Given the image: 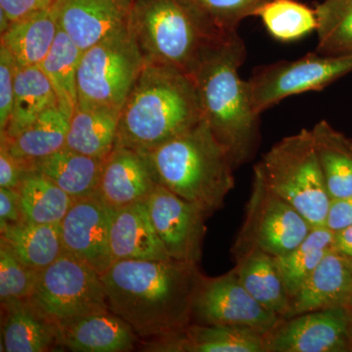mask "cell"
Segmentation results:
<instances>
[{
	"label": "cell",
	"instance_id": "cell-1",
	"mask_svg": "<svg viewBox=\"0 0 352 352\" xmlns=\"http://www.w3.org/2000/svg\"><path fill=\"white\" fill-rule=\"evenodd\" d=\"M109 310L142 340L162 339L193 323L203 273L198 264L168 261H115L101 275Z\"/></svg>",
	"mask_w": 352,
	"mask_h": 352
},
{
	"label": "cell",
	"instance_id": "cell-2",
	"mask_svg": "<svg viewBox=\"0 0 352 352\" xmlns=\"http://www.w3.org/2000/svg\"><path fill=\"white\" fill-rule=\"evenodd\" d=\"M245 56L244 41L236 32L208 44L192 74L204 119L228 150L235 168L252 159L259 140V115L239 74Z\"/></svg>",
	"mask_w": 352,
	"mask_h": 352
},
{
	"label": "cell",
	"instance_id": "cell-3",
	"mask_svg": "<svg viewBox=\"0 0 352 352\" xmlns=\"http://www.w3.org/2000/svg\"><path fill=\"white\" fill-rule=\"evenodd\" d=\"M203 119L191 75L173 67L145 63L120 111L116 144L149 153Z\"/></svg>",
	"mask_w": 352,
	"mask_h": 352
},
{
	"label": "cell",
	"instance_id": "cell-4",
	"mask_svg": "<svg viewBox=\"0 0 352 352\" xmlns=\"http://www.w3.org/2000/svg\"><path fill=\"white\" fill-rule=\"evenodd\" d=\"M147 155L157 183L208 217L223 208L235 186L230 154L205 119Z\"/></svg>",
	"mask_w": 352,
	"mask_h": 352
},
{
	"label": "cell",
	"instance_id": "cell-5",
	"mask_svg": "<svg viewBox=\"0 0 352 352\" xmlns=\"http://www.w3.org/2000/svg\"><path fill=\"white\" fill-rule=\"evenodd\" d=\"M127 29L145 63L191 76L208 44L226 38L217 36L186 0H133Z\"/></svg>",
	"mask_w": 352,
	"mask_h": 352
},
{
	"label": "cell",
	"instance_id": "cell-6",
	"mask_svg": "<svg viewBox=\"0 0 352 352\" xmlns=\"http://www.w3.org/2000/svg\"><path fill=\"white\" fill-rule=\"evenodd\" d=\"M273 193L291 204L312 227L326 226L331 197L311 129L282 139L254 166Z\"/></svg>",
	"mask_w": 352,
	"mask_h": 352
},
{
	"label": "cell",
	"instance_id": "cell-7",
	"mask_svg": "<svg viewBox=\"0 0 352 352\" xmlns=\"http://www.w3.org/2000/svg\"><path fill=\"white\" fill-rule=\"evenodd\" d=\"M145 60L129 29L83 51L78 65V105L122 111Z\"/></svg>",
	"mask_w": 352,
	"mask_h": 352
},
{
	"label": "cell",
	"instance_id": "cell-8",
	"mask_svg": "<svg viewBox=\"0 0 352 352\" xmlns=\"http://www.w3.org/2000/svg\"><path fill=\"white\" fill-rule=\"evenodd\" d=\"M29 300L57 326L85 315L110 311L100 273L65 252L39 272Z\"/></svg>",
	"mask_w": 352,
	"mask_h": 352
},
{
	"label": "cell",
	"instance_id": "cell-9",
	"mask_svg": "<svg viewBox=\"0 0 352 352\" xmlns=\"http://www.w3.org/2000/svg\"><path fill=\"white\" fill-rule=\"evenodd\" d=\"M312 228L296 208L273 193L254 173L244 222L231 252L235 259L254 250L279 258L298 247Z\"/></svg>",
	"mask_w": 352,
	"mask_h": 352
},
{
	"label": "cell",
	"instance_id": "cell-10",
	"mask_svg": "<svg viewBox=\"0 0 352 352\" xmlns=\"http://www.w3.org/2000/svg\"><path fill=\"white\" fill-rule=\"evenodd\" d=\"M352 73V54L309 53L294 61H280L254 69L249 80L254 113H261L285 98L318 91Z\"/></svg>",
	"mask_w": 352,
	"mask_h": 352
},
{
	"label": "cell",
	"instance_id": "cell-11",
	"mask_svg": "<svg viewBox=\"0 0 352 352\" xmlns=\"http://www.w3.org/2000/svg\"><path fill=\"white\" fill-rule=\"evenodd\" d=\"M280 319L250 295L234 268L222 276H205L194 302L195 323L247 327L267 333Z\"/></svg>",
	"mask_w": 352,
	"mask_h": 352
},
{
	"label": "cell",
	"instance_id": "cell-12",
	"mask_svg": "<svg viewBox=\"0 0 352 352\" xmlns=\"http://www.w3.org/2000/svg\"><path fill=\"white\" fill-rule=\"evenodd\" d=\"M150 217L171 259L200 263L207 215L194 204L157 184L146 200Z\"/></svg>",
	"mask_w": 352,
	"mask_h": 352
},
{
	"label": "cell",
	"instance_id": "cell-13",
	"mask_svg": "<svg viewBox=\"0 0 352 352\" xmlns=\"http://www.w3.org/2000/svg\"><path fill=\"white\" fill-rule=\"evenodd\" d=\"M344 307L281 318L265 333L266 352H351Z\"/></svg>",
	"mask_w": 352,
	"mask_h": 352
},
{
	"label": "cell",
	"instance_id": "cell-14",
	"mask_svg": "<svg viewBox=\"0 0 352 352\" xmlns=\"http://www.w3.org/2000/svg\"><path fill=\"white\" fill-rule=\"evenodd\" d=\"M113 210L96 195L76 199L61 222L64 252L103 274L113 263L110 231Z\"/></svg>",
	"mask_w": 352,
	"mask_h": 352
},
{
	"label": "cell",
	"instance_id": "cell-15",
	"mask_svg": "<svg viewBox=\"0 0 352 352\" xmlns=\"http://www.w3.org/2000/svg\"><path fill=\"white\" fill-rule=\"evenodd\" d=\"M133 0H58V23L73 43L85 51L126 29Z\"/></svg>",
	"mask_w": 352,
	"mask_h": 352
},
{
	"label": "cell",
	"instance_id": "cell-16",
	"mask_svg": "<svg viewBox=\"0 0 352 352\" xmlns=\"http://www.w3.org/2000/svg\"><path fill=\"white\" fill-rule=\"evenodd\" d=\"M157 184L147 153L116 144L104 161L96 196L117 210L146 201Z\"/></svg>",
	"mask_w": 352,
	"mask_h": 352
},
{
	"label": "cell",
	"instance_id": "cell-17",
	"mask_svg": "<svg viewBox=\"0 0 352 352\" xmlns=\"http://www.w3.org/2000/svg\"><path fill=\"white\" fill-rule=\"evenodd\" d=\"M151 352H266L265 333L247 327L192 323L162 339L141 340Z\"/></svg>",
	"mask_w": 352,
	"mask_h": 352
},
{
	"label": "cell",
	"instance_id": "cell-18",
	"mask_svg": "<svg viewBox=\"0 0 352 352\" xmlns=\"http://www.w3.org/2000/svg\"><path fill=\"white\" fill-rule=\"evenodd\" d=\"M352 296L349 258L332 249L291 298L286 318L317 310L344 307Z\"/></svg>",
	"mask_w": 352,
	"mask_h": 352
},
{
	"label": "cell",
	"instance_id": "cell-19",
	"mask_svg": "<svg viewBox=\"0 0 352 352\" xmlns=\"http://www.w3.org/2000/svg\"><path fill=\"white\" fill-rule=\"evenodd\" d=\"M110 243L113 263L171 259L153 226L146 201L113 210Z\"/></svg>",
	"mask_w": 352,
	"mask_h": 352
},
{
	"label": "cell",
	"instance_id": "cell-20",
	"mask_svg": "<svg viewBox=\"0 0 352 352\" xmlns=\"http://www.w3.org/2000/svg\"><path fill=\"white\" fill-rule=\"evenodd\" d=\"M57 327L60 346L71 351H131L140 340L131 325L111 311L85 315Z\"/></svg>",
	"mask_w": 352,
	"mask_h": 352
},
{
	"label": "cell",
	"instance_id": "cell-21",
	"mask_svg": "<svg viewBox=\"0 0 352 352\" xmlns=\"http://www.w3.org/2000/svg\"><path fill=\"white\" fill-rule=\"evenodd\" d=\"M59 346L56 324L31 300L1 302V351L45 352Z\"/></svg>",
	"mask_w": 352,
	"mask_h": 352
},
{
	"label": "cell",
	"instance_id": "cell-22",
	"mask_svg": "<svg viewBox=\"0 0 352 352\" xmlns=\"http://www.w3.org/2000/svg\"><path fill=\"white\" fill-rule=\"evenodd\" d=\"M104 161L63 148L29 164L76 200L96 195Z\"/></svg>",
	"mask_w": 352,
	"mask_h": 352
},
{
	"label": "cell",
	"instance_id": "cell-23",
	"mask_svg": "<svg viewBox=\"0 0 352 352\" xmlns=\"http://www.w3.org/2000/svg\"><path fill=\"white\" fill-rule=\"evenodd\" d=\"M235 261L234 270L250 295L266 309L286 318L291 307V298L276 256L254 250Z\"/></svg>",
	"mask_w": 352,
	"mask_h": 352
},
{
	"label": "cell",
	"instance_id": "cell-24",
	"mask_svg": "<svg viewBox=\"0 0 352 352\" xmlns=\"http://www.w3.org/2000/svg\"><path fill=\"white\" fill-rule=\"evenodd\" d=\"M59 30L53 6L13 22L1 34L0 44L11 53L17 68L38 67L47 56Z\"/></svg>",
	"mask_w": 352,
	"mask_h": 352
},
{
	"label": "cell",
	"instance_id": "cell-25",
	"mask_svg": "<svg viewBox=\"0 0 352 352\" xmlns=\"http://www.w3.org/2000/svg\"><path fill=\"white\" fill-rule=\"evenodd\" d=\"M120 110L108 107L76 106L71 120L65 148L106 159L117 142Z\"/></svg>",
	"mask_w": 352,
	"mask_h": 352
},
{
	"label": "cell",
	"instance_id": "cell-26",
	"mask_svg": "<svg viewBox=\"0 0 352 352\" xmlns=\"http://www.w3.org/2000/svg\"><path fill=\"white\" fill-rule=\"evenodd\" d=\"M0 241L20 261L38 272L64 252L61 224L31 223L22 220L2 230Z\"/></svg>",
	"mask_w": 352,
	"mask_h": 352
},
{
	"label": "cell",
	"instance_id": "cell-27",
	"mask_svg": "<svg viewBox=\"0 0 352 352\" xmlns=\"http://www.w3.org/2000/svg\"><path fill=\"white\" fill-rule=\"evenodd\" d=\"M55 105L59 104L54 88L38 66L17 68L12 113L6 133L0 138H16Z\"/></svg>",
	"mask_w": 352,
	"mask_h": 352
},
{
	"label": "cell",
	"instance_id": "cell-28",
	"mask_svg": "<svg viewBox=\"0 0 352 352\" xmlns=\"http://www.w3.org/2000/svg\"><path fill=\"white\" fill-rule=\"evenodd\" d=\"M71 117L59 105L41 113L31 126L16 138L4 141L12 156L25 163H32L54 154L66 146Z\"/></svg>",
	"mask_w": 352,
	"mask_h": 352
},
{
	"label": "cell",
	"instance_id": "cell-29",
	"mask_svg": "<svg viewBox=\"0 0 352 352\" xmlns=\"http://www.w3.org/2000/svg\"><path fill=\"white\" fill-rule=\"evenodd\" d=\"M311 131L331 199L352 195V139L326 120Z\"/></svg>",
	"mask_w": 352,
	"mask_h": 352
},
{
	"label": "cell",
	"instance_id": "cell-30",
	"mask_svg": "<svg viewBox=\"0 0 352 352\" xmlns=\"http://www.w3.org/2000/svg\"><path fill=\"white\" fill-rule=\"evenodd\" d=\"M22 219L38 224H61L74 199L50 178L30 170L17 189Z\"/></svg>",
	"mask_w": 352,
	"mask_h": 352
},
{
	"label": "cell",
	"instance_id": "cell-31",
	"mask_svg": "<svg viewBox=\"0 0 352 352\" xmlns=\"http://www.w3.org/2000/svg\"><path fill=\"white\" fill-rule=\"evenodd\" d=\"M82 51L60 28L47 56L39 65L56 94L58 104L72 118L78 105V65Z\"/></svg>",
	"mask_w": 352,
	"mask_h": 352
},
{
	"label": "cell",
	"instance_id": "cell-32",
	"mask_svg": "<svg viewBox=\"0 0 352 352\" xmlns=\"http://www.w3.org/2000/svg\"><path fill=\"white\" fill-rule=\"evenodd\" d=\"M333 236L335 232L326 226L314 227L293 251L277 258L289 298L298 293L322 259L333 249Z\"/></svg>",
	"mask_w": 352,
	"mask_h": 352
},
{
	"label": "cell",
	"instance_id": "cell-33",
	"mask_svg": "<svg viewBox=\"0 0 352 352\" xmlns=\"http://www.w3.org/2000/svg\"><path fill=\"white\" fill-rule=\"evenodd\" d=\"M258 17L271 36L282 43L298 41L317 29L315 9L296 0H267Z\"/></svg>",
	"mask_w": 352,
	"mask_h": 352
},
{
	"label": "cell",
	"instance_id": "cell-34",
	"mask_svg": "<svg viewBox=\"0 0 352 352\" xmlns=\"http://www.w3.org/2000/svg\"><path fill=\"white\" fill-rule=\"evenodd\" d=\"M316 52L324 55L352 54V0H324L315 8Z\"/></svg>",
	"mask_w": 352,
	"mask_h": 352
},
{
	"label": "cell",
	"instance_id": "cell-35",
	"mask_svg": "<svg viewBox=\"0 0 352 352\" xmlns=\"http://www.w3.org/2000/svg\"><path fill=\"white\" fill-rule=\"evenodd\" d=\"M201 19L219 36L238 32L245 18L258 16L267 0H186Z\"/></svg>",
	"mask_w": 352,
	"mask_h": 352
},
{
	"label": "cell",
	"instance_id": "cell-36",
	"mask_svg": "<svg viewBox=\"0 0 352 352\" xmlns=\"http://www.w3.org/2000/svg\"><path fill=\"white\" fill-rule=\"evenodd\" d=\"M38 271L32 270L16 258L0 241V300H29L38 280Z\"/></svg>",
	"mask_w": 352,
	"mask_h": 352
},
{
	"label": "cell",
	"instance_id": "cell-37",
	"mask_svg": "<svg viewBox=\"0 0 352 352\" xmlns=\"http://www.w3.org/2000/svg\"><path fill=\"white\" fill-rule=\"evenodd\" d=\"M16 71L12 55L0 44V135L6 133L12 113Z\"/></svg>",
	"mask_w": 352,
	"mask_h": 352
},
{
	"label": "cell",
	"instance_id": "cell-38",
	"mask_svg": "<svg viewBox=\"0 0 352 352\" xmlns=\"http://www.w3.org/2000/svg\"><path fill=\"white\" fill-rule=\"evenodd\" d=\"M30 164L11 155L4 141L0 140V188H19Z\"/></svg>",
	"mask_w": 352,
	"mask_h": 352
},
{
	"label": "cell",
	"instance_id": "cell-39",
	"mask_svg": "<svg viewBox=\"0 0 352 352\" xmlns=\"http://www.w3.org/2000/svg\"><path fill=\"white\" fill-rule=\"evenodd\" d=\"M58 0H0V10L6 14L11 23L52 8Z\"/></svg>",
	"mask_w": 352,
	"mask_h": 352
},
{
	"label": "cell",
	"instance_id": "cell-40",
	"mask_svg": "<svg viewBox=\"0 0 352 352\" xmlns=\"http://www.w3.org/2000/svg\"><path fill=\"white\" fill-rule=\"evenodd\" d=\"M352 224V195L331 199L326 226L337 232Z\"/></svg>",
	"mask_w": 352,
	"mask_h": 352
},
{
	"label": "cell",
	"instance_id": "cell-41",
	"mask_svg": "<svg viewBox=\"0 0 352 352\" xmlns=\"http://www.w3.org/2000/svg\"><path fill=\"white\" fill-rule=\"evenodd\" d=\"M22 220L18 190L0 188V230Z\"/></svg>",
	"mask_w": 352,
	"mask_h": 352
},
{
	"label": "cell",
	"instance_id": "cell-42",
	"mask_svg": "<svg viewBox=\"0 0 352 352\" xmlns=\"http://www.w3.org/2000/svg\"><path fill=\"white\" fill-rule=\"evenodd\" d=\"M333 249L342 256L352 259V224L335 232Z\"/></svg>",
	"mask_w": 352,
	"mask_h": 352
},
{
	"label": "cell",
	"instance_id": "cell-43",
	"mask_svg": "<svg viewBox=\"0 0 352 352\" xmlns=\"http://www.w3.org/2000/svg\"><path fill=\"white\" fill-rule=\"evenodd\" d=\"M11 24H12V23H11V21L7 17L6 14L4 13L3 11L0 10V34H3V32L10 27Z\"/></svg>",
	"mask_w": 352,
	"mask_h": 352
},
{
	"label": "cell",
	"instance_id": "cell-44",
	"mask_svg": "<svg viewBox=\"0 0 352 352\" xmlns=\"http://www.w3.org/2000/svg\"><path fill=\"white\" fill-rule=\"evenodd\" d=\"M347 333H349V351L352 352V315L349 314V327H347Z\"/></svg>",
	"mask_w": 352,
	"mask_h": 352
},
{
	"label": "cell",
	"instance_id": "cell-45",
	"mask_svg": "<svg viewBox=\"0 0 352 352\" xmlns=\"http://www.w3.org/2000/svg\"><path fill=\"white\" fill-rule=\"evenodd\" d=\"M344 308H346L347 314L352 315V296H351V298H349V300L347 302Z\"/></svg>",
	"mask_w": 352,
	"mask_h": 352
},
{
	"label": "cell",
	"instance_id": "cell-46",
	"mask_svg": "<svg viewBox=\"0 0 352 352\" xmlns=\"http://www.w3.org/2000/svg\"><path fill=\"white\" fill-rule=\"evenodd\" d=\"M349 263H351V267H352V259L351 258H349Z\"/></svg>",
	"mask_w": 352,
	"mask_h": 352
}]
</instances>
